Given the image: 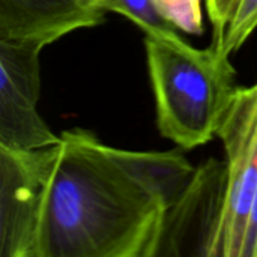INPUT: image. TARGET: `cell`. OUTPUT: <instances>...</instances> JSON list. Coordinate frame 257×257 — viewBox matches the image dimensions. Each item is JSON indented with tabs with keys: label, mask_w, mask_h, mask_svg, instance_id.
<instances>
[{
	"label": "cell",
	"mask_w": 257,
	"mask_h": 257,
	"mask_svg": "<svg viewBox=\"0 0 257 257\" xmlns=\"http://www.w3.org/2000/svg\"><path fill=\"white\" fill-rule=\"evenodd\" d=\"M196 167L179 151H128L63 131L45 190L35 257H155Z\"/></svg>",
	"instance_id": "obj_1"
},
{
	"label": "cell",
	"mask_w": 257,
	"mask_h": 257,
	"mask_svg": "<svg viewBox=\"0 0 257 257\" xmlns=\"http://www.w3.org/2000/svg\"><path fill=\"white\" fill-rule=\"evenodd\" d=\"M145 51L160 134L179 149L209 143L238 89L230 56L214 41L194 48L179 33L145 35Z\"/></svg>",
	"instance_id": "obj_2"
},
{
	"label": "cell",
	"mask_w": 257,
	"mask_h": 257,
	"mask_svg": "<svg viewBox=\"0 0 257 257\" xmlns=\"http://www.w3.org/2000/svg\"><path fill=\"white\" fill-rule=\"evenodd\" d=\"M217 139L226 154V188L209 257H241L257 187V83L236 89Z\"/></svg>",
	"instance_id": "obj_3"
},
{
	"label": "cell",
	"mask_w": 257,
	"mask_h": 257,
	"mask_svg": "<svg viewBox=\"0 0 257 257\" xmlns=\"http://www.w3.org/2000/svg\"><path fill=\"white\" fill-rule=\"evenodd\" d=\"M57 145L41 149L0 146V256L35 257L45 190Z\"/></svg>",
	"instance_id": "obj_4"
},
{
	"label": "cell",
	"mask_w": 257,
	"mask_h": 257,
	"mask_svg": "<svg viewBox=\"0 0 257 257\" xmlns=\"http://www.w3.org/2000/svg\"><path fill=\"white\" fill-rule=\"evenodd\" d=\"M42 50L33 44L0 41V146L41 149L60 140L38 111Z\"/></svg>",
	"instance_id": "obj_5"
},
{
	"label": "cell",
	"mask_w": 257,
	"mask_h": 257,
	"mask_svg": "<svg viewBox=\"0 0 257 257\" xmlns=\"http://www.w3.org/2000/svg\"><path fill=\"white\" fill-rule=\"evenodd\" d=\"M226 188V163L209 160L170 209L158 256L209 257L220 223Z\"/></svg>",
	"instance_id": "obj_6"
},
{
	"label": "cell",
	"mask_w": 257,
	"mask_h": 257,
	"mask_svg": "<svg viewBox=\"0 0 257 257\" xmlns=\"http://www.w3.org/2000/svg\"><path fill=\"white\" fill-rule=\"evenodd\" d=\"M87 0H0V41L45 48L68 33L104 23Z\"/></svg>",
	"instance_id": "obj_7"
},
{
	"label": "cell",
	"mask_w": 257,
	"mask_h": 257,
	"mask_svg": "<svg viewBox=\"0 0 257 257\" xmlns=\"http://www.w3.org/2000/svg\"><path fill=\"white\" fill-rule=\"evenodd\" d=\"M122 17L133 21L145 35H176L179 30L170 24L157 9L154 0H117Z\"/></svg>",
	"instance_id": "obj_8"
},
{
	"label": "cell",
	"mask_w": 257,
	"mask_h": 257,
	"mask_svg": "<svg viewBox=\"0 0 257 257\" xmlns=\"http://www.w3.org/2000/svg\"><path fill=\"white\" fill-rule=\"evenodd\" d=\"M154 5L179 32L188 35L203 33L202 0H154Z\"/></svg>",
	"instance_id": "obj_9"
},
{
	"label": "cell",
	"mask_w": 257,
	"mask_h": 257,
	"mask_svg": "<svg viewBox=\"0 0 257 257\" xmlns=\"http://www.w3.org/2000/svg\"><path fill=\"white\" fill-rule=\"evenodd\" d=\"M257 29V0H242L238 12L230 23L221 50L232 56L235 54L256 32Z\"/></svg>",
	"instance_id": "obj_10"
},
{
	"label": "cell",
	"mask_w": 257,
	"mask_h": 257,
	"mask_svg": "<svg viewBox=\"0 0 257 257\" xmlns=\"http://www.w3.org/2000/svg\"><path fill=\"white\" fill-rule=\"evenodd\" d=\"M242 0H205L206 12L214 29L212 41L223 45L226 32L233 21Z\"/></svg>",
	"instance_id": "obj_11"
},
{
	"label": "cell",
	"mask_w": 257,
	"mask_h": 257,
	"mask_svg": "<svg viewBox=\"0 0 257 257\" xmlns=\"http://www.w3.org/2000/svg\"><path fill=\"white\" fill-rule=\"evenodd\" d=\"M87 2H90L92 5L98 6L99 9H102L105 12H114V14H117V11H119L117 0H87Z\"/></svg>",
	"instance_id": "obj_12"
}]
</instances>
